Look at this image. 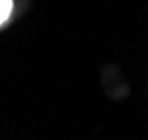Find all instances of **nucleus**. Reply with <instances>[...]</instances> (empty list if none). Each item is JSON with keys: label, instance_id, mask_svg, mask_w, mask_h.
I'll return each mask as SVG.
<instances>
[{"label": "nucleus", "instance_id": "obj_1", "mask_svg": "<svg viewBox=\"0 0 148 140\" xmlns=\"http://www.w3.org/2000/svg\"><path fill=\"white\" fill-rule=\"evenodd\" d=\"M12 8H14V0H0V26L8 22Z\"/></svg>", "mask_w": 148, "mask_h": 140}]
</instances>
